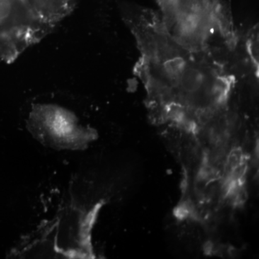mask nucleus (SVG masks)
Here are the masks:
<instances>
[{"label":"nucleus","mask_w":259,"mask_h":259,"mask_svg":"<svg viewBox=\"0 0 259 259\" xmlns=\"http://www.w3.org/2000/svg\"><path fill=\"white\" fill-rule=\"evenodd\" d=\"M121 13L136 40L134 72L153 118L194 134L229 131L233 97L241 83L258 79L254 56L190 50L167 31L157 11L126 5Z\"/></svg>","instance_id":"nucleus-1"},{"label":"nucleus","mask_w":259,"mask_h":259,"mask_svg":"<svg viewBox=\"0 0 259 259\" xmlns=\"http://www.w3.org/2000/svg\"><path fill=\"white\" fill-rule=\"evenodd\" d=\"M162 23L177 42L193 51L232 55L244 49L231 0H156Z\"/></svg>","instance_id":"nucleus-2"},{"label":"nucleus","mask_w":259,"mask_h":259,"mask_svg":"<svg viewBox=\"0 0 259 259\" xmlns=\"http://www.w3.org/2000/svg\"><path fill=\"white\" fill-rule=\"evenodd\" d=\"M28 125L41 142L55 148H82L95 136L93 129L80 125L74 113L51 104L34 105Z\"/></svg>","instance_id":"nucleus-3"},{"label":"nucleus","mask_w":259,"mask_h":259,"mask_svg":"<svg viewBox=\"0 0 259 259\" xmlns=\"http://www.w3.org/2000/svg\"><path fill=\"white\" fill-rule=\"evenodd\" d=\"M79 0H25L34 16L49 33L76 8Z\"/></svg>","instance_id":"nucleus-4"}]
</instances>
